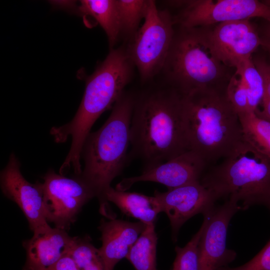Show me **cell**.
<instances>
[{"label":"cell","mask_w":270,"mask_h":270,"mask_svg":"<svg viewBox=\"0 0 270 270\" xmlns=\"http://www.w3.org/2000/svg\"><path fill=\"white\" fill-rule=\"evenodd\" d=\"M204 227L202 224L198 232L184 246H176V257L171 270H201L198 245Z\"/></svg>","instance_id":"603a6c76"},{"label":"cell","mask_w":270,"mask_h":270,"mask_svg":"<svg viewBox=\"0 0 270 270\" xmlns=\"http://www.w3.org/2000/svg\"><path fill=\"white\" fill-rule=\"evenodd\" d=\"M46 270H80L72 259L68 255L62 256L55 264Z\"/></svg>","instance_id":"4316f807"},{"label":"cell","mask_w":270,"mask_h":270,"mask_svg":"<svg viewBox=\"0 0 270 270\" xmlns=\"http://www.w3.org/2000/svg\"><path fill=\"white\" fill-rule=\"evenodd\" d=\"M240 209L238 202L228 199L204 215V227L198 245L201 270H218L235 259L236 252L226 248V236L232 218Z\"/></svg>","instance_id":"7c38bea8"},{"label":"cell","mask_w":270,"mask_h":270,"mask_svg":"<svg viewBox=\"0 0 270 270\" xmlns=\"http://www.w3.org/2000/svg\"><path fill=\"white\" fill-rule=\"evenodd\" d=\"M146 226L140 221L102 220L98 229L102 234V245L98 251L105 270H113L118 262L126 258Z\"/></svg>","instance_id":"9a60e30c"},{"label":"cell","mask_w":270,"mask_h":270,"mask_svg":"<svg viewBox=\"0 0 270 270\" xmlns=\"http://www.w3.org/2000/svg\"><path fill=\"white\" fill-rule=\"evenodd\" d=\"M80 12L94 18L105 31L112 48L120 35L116 0H83Z\"/></svg>","instance_id":"d6986e66"},{"label":"cell","mask_w":270,"mask_h":270,"mask_svg":"<svg viewBox=\"0 0 270 270\" xmlns=\"http://www.w3.org/2000/svg\"><path fill=\"white\" fill-rule=\"evenodd\" d=\"M82 270H105L100 258L94 260Z\"/></svg>","instance_id":"83f0119b"},{"label":"cell","mask_w":270,"mask_h":270,"mask_svg":"<svg viewBox=\"0 0 270 270\" xmlns=\"http://www.w3.org/2000/svg\"><path fill=\"white\" fill-rule=\"evenodd\" d=\"M264 94L262 76L250 58L235 68L226 90V96L238 114L256 112Z\"/></svg>","instance_id":"e0dca14e"},{"label":"cell","mask_w":270,"mask_h":270,"mask_svg":"<svg viewBox=\"0 0 270 270\" xmlns=\"http://www.w3.org/2000/svg\"><path fill=\"white\" fill-rule=\"evenodd\" d=\"M163 70L170 87L182 96L206 90L226 92L235 72L215 55L204 27H179Z\"/></svg>","instance_id":"5b68a950"},{"label":"cell","mask_w":270,"mask_h":270,"mask_svg":"<svg viewBox=\"0 0 270 270\" xmlns=\"http://www.w3.org/2000/svg\"><path fill=\"white\" fill-rule=\"evenodd\" d=\"M120 34L132 39L144 18L148 0H116Z\"/></svg>","instance_id":"7402d4cb"},{"label":"cell","mask_w":270,"mask_h":270,"mask_svg":"<svg viewBox=\"0 0 270 270\" xmlns=\"http://www.w3.org/2000/svg\"><path fill=\"white\" fill-rule=\"evenodd\" d=\"M67 254L80 270L100 258L98 249L91 243L90 238L87 237L80 238L76 236Z\"/></svg>","instance_id":"d4e9b609"},{"label":"cell","mask_w":270,"mask_h":270,"mask_svg":"<svg viewBox=\"0 0 270 270\" xmlns=\"http://www.w3.org/2000/svg\"><path fill=\"white\" fill-rule=\"evenodd\" d=\"M131 154L145 169L190 150L182 95L170 87L134 96L130 128Z\"/></svg>","instance_id":"6da1fadb"},{"label":"cell","mask_w":270,"mask_h":270,"mask_svg":"<svg viewBox=\"0 0 270 270\" xmlns=\"http://www.w3.org/2000/svg\"><path fill=\"white\" fill-rule=\"evenodd\" d=\"M200 182L217 200H234L242 209L264 204L270 190V158L243 140Z\"/></svg>","instance_id":"8992f818"},{"label":"cell","mask_w":270,"mask_h":270,"mask_svg":"<svg viewBox=\"0 0 270 270\" xmlns=\"http://www.w3.org/2000/svg\"><path fill=\"white\" fill-rule=\"evenodd\" d=\"M260 46L270 53V39L260 36Z\"/></svg>","instance_id":"f1b7e54d"},{"label":"cell","mask_w":270,"mask_h":270,"mask_svg":"<svg viewBox=\"0 0 270 270\" xmlns=\"http://www.w3.org/2000/svg\"><path fill=\"white\" fill-rule=\"evenodd\" d=\"M133 66L126 50H111L104 61L87 79L84 96L73 119L50 130L58 143L69 137L72 144L69 152L60 169L66 172L72 167L75 175L81 174L82 152L84 141L94 124L106 110L114 106L130 82Z\"/></svg>","instance_id":"7a4b0ae2"},{"label":"cell","mask_w":270,"mask_h":270,"mask_svg":"<svg viewBox=\"0 0 270 270\" xmlns=\"http://www.w3.org/2000/svg\"><path fill=\"white\" fill-rule=\"evenodd\" d=\"M190 150L206 164L228 156L243 140L238 115L226 92L202 90L182 96Z\"/></svg>","instance_id":"3957f363"},{"label":"cell","mask_w":270,"mask_h":270,"mask_svg":"<svg viewBox=\"0 0 270 270\" xmlns=\"http://www.w3.org/2000/svg\"><path fill=\"white\" fill-rule=\"evenodd\" d=\"M262 36L270 39V22H267L262 27Z\"/></svg>","instance_id":"f546056e"},{"label":"cell","mask_w":270,"mask_h":270,"mask_svg":"<svg viewBox=\"0 0 270 270\" xmlns=\"http://www.w3.org/2000/svg\"><path fill=\"white\" fill-rule=\"evenodd\" d=\"M104 198L107 202L114 203L122 213L146 224H154L161 212L154 196L119 190L110 186L106 192Z\"/></svg>","instance_id":"ac0fdd59"},{"label":"cell","mask_w":270,"mask_h":270,"mask_svg":"<svg viewBox=\"0 0 270 270\" xmlns=\"http://www.w3.org/2000/svg\"><path fill=\"white\" fill-rule=\"evenodd\" d=\"M180 8L173 16L174 24L192 28L260 18L270 22V8L257 0H190L171 1Z\"/></svg>","instance_id":"ba28073f"},{"label":"cell","mask_w":270,"mask_h":270,"mask_svg":"<svg viewBox=\"0 0 270 270\" xmlns=\"http://www.w3.org/2000/svg\"><path fill=\"white\" fill-rule=\"evenodd\" d=\"M252 58L262 76L264 86L262 110L255 112L260 117L270 122V56L254 52Z\"/></svg>","instance_id":"cb8c5ba5"},{"label":"cell","mask_w":270,"mask_h":270,"mask_svg":"<svg viewBox=\"0 0 270 270\" xmlns=\"http://www.w3.org/2000/svg\"><path fill=\"white\" fill-rule=\"evenodd\" d=\"M264 204H266L270 210V190L267 195Z\"/></svg>","instance_id":"4dcf8cb0"},{"label":"cell","mask_w":270,"mask_h":270,"mask_svg":"<svg viewBox=\"0 0 270 270\" xmlns=\"http://www.w3.org/2000/svg\"><path fill=\"white\" fill-rule=\"evenodd\" d=\"M134 102V95L124 92L104 124L88 134L81 154L84 166L76 176L92 189L98 200L100 213L108 218L111 214L104 194L126 162Z\"/></svg>","instance_id":"277c9868"},{"label":"cell","mask_w":270,"mask_h":270,"mask_svg":"<svg viewBox=\"0 0 270 270\" xmlns=\"http://www.w3.org/2000/svg\"><path fill=\"white\" fill-rule=\"evenodd\" d=\"M207 164L193 150L182 154L155 166L146 168L138 176L123 179L116 186L126 191L140 182H153L162 184L168 189L200 182Z\"/></svg>","instance_id":"5bb4252c"},{"label":"cell","mask_w":270,"mask_h":270,"mask_svg":"<svg viewBox=\"0 0 270 270\" xmlns=\"http://www.w3.org/2000/svg\"><path fill=\"white\" fill-rule=\"evenodd\" d=\"M218 270H270V240L247 263L236 268L225 266Z\"/></svg>","instance_id":"484cf974"},{"label":"cell","mask_w":270,"mask_h":270,"mask_svg":"<svg viewBox=\"0 0 270 270\" xmlns=\"http://www.w3.org/2000/svg\"><path fill=\"white\" fill-rule=\"evenodd\" d=\"M160 208L170 221L172 237L177 239L182 224L193 216L210 212L215 207L217 200L214 194L198 182L166 192H154V196Z\"/></svg>","instance_id":"4fadbf2b"},{"label":"cell","mask_w":270,"mask_h":270,"mask_svg":"<svg viewBox=\"0 0 270 270\" xmlns=\"http://www.w3.org/2000/svg\"><path fill=\"white\" fill-rule=\"evenodd\" d=\"M261 1L270 8V0H262Z\"/></svg>","instance_id":"1f68e13d"},{"label":"cell","mask_w":270,"mask_h":270,"mask_svg":"<svg viewBox=\"0 0 270 270\" xmlns=\"http://www.w3.org/2000/svg\"><path fill=\"white\" fill-rule=\"evenodd\" d=\"M208 44L217 58L236 68L252 58L260 46V36L250 20L224 22L204 26Z\"/></svg>","instance_id":"8fae6325"},{"label":"cell","mask_w":270,"mask_h":270,"mask_svg":"<svg viewBox=\"0 0 270 270\" xmlns=\"http://www.w3.org/2000/svg\"><path fill=\"white\" fill-rule=\"evenodd\" d=\"M243 140L256 150L270 158V122L255 112L238 114Z\"/></svg>","instance_id":"ffe728a7"},{"label":"cell","mask_w":270,"mask_h":270,"mask_svg":"<svg viewBox=\"0 0 270 270\" xmlns=\"http://www.w3.org/2000/svg\"><path fill=\"white\" fill-rule=\"evenodd\" d=\"M20 164L12 152L6 166L0 172V188L3 194L20 208L34 234L51 228L44 210L42 184L28 182L20 172Z\"/></svg>","instance_id":"30bf717a"},{"label":"cell","mask_w":270,"mask_h":270,"mask_svg":"<svg viewBox=\"0 0 270 270\" xmlns=\"http://www.w3.org/2000/svg\"><path fill=\"white\" fill-rule=\"evenodd\" d=\"M76 237L66 230L51 228L23 242L26 260L22 270H46L68 254Z\"/></svg>","instance_id":"2e32d148"},{"label":"cell","mask_w":270,"mask_h":270,"mask_svg":"<svg viewBox=\"0 0 270 270\" xmlns=\"http://www.w3.org/2000/svg\"><path fill=\"white\" fill-rule=\"evenodd\" d=\"M157 242L154 224H146L126 257L135 270H156Z\"/></svg>","instance_id":"44dd1931"},{"label":"cell","mask_w":270,"mask_h":270,"mask_svg":"<svg viewBox=\"0 0 270 270\" xmlns=\"http://www.w3.org/2000/svg\"><path fill=\"white\" fill-rule=\"evenodd\" d=\"M44 205L47 221L66 230L76 219L83 206L95 194L77 176L72 178L50 170L43 176Z\"/></svg>","instance_id":"9c48e42d"},{"label":"cell","mask_w":270,"mask_h":270,"mask_svg":"<svg viewBox=\"0 0 270 270\" xmlns=\"http://www.w3.org/2000/svg\"><path fill=\"white\" fill-rule=\"evenodd\" d=\"M144 18L126 50L145 82L163 70L175 30L173 16L168 10H159L154 0H148Z\"/></svg>","instance_id":"52a82bcc"}]
</instances>
